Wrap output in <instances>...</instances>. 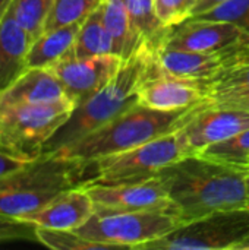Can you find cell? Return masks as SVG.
Listing matches in <instances>:
<instances>
[{"label":"cell","mask_w":249,"mask_h":250,"mask_svg":"<svg viewBox=\"0 0 249 250\" xmlns=\"http://www.w3.org/2000/svg\"><path fill=\"white\" fill-rule=\"evenodd\" d=\"M247 171L195 154L170 164L160 176L175 212L188 223L219 211L248 208Z\"/></svg>","instance_id":"cell-1"},{"label":"cell","mask_w":249,"mask_h":250,"mask_svg":"<svg viewBox=\"0 0 249 250\" xmlns=\"http://www.w3.org/2000/svg\"><path fill=\"white\" fill-rule=\"evenodd\" d=\"M157 51L158 48L145 42L123 59L116 75L101 89L75 105L69 119L44 145L43 154L72 145L138 104L139 86L158 67Z\"/></svg>","instance_id":"cell-2"},{"label":"cell","mask_w":249,"mask_h":250,"mask_svg":"<svg viewBox=\"0 0 249 250\" xmlns=\"http://www.w3.org/2000/svg\"><path fill=\"white\" fill-rule=\"evenodd\" d=\"M204 105L205 100L188 108L161 111L138 103L72 145L51 154L92 163L101 157L128 151L181 129Z\"/></svg>","instance_id":"cell-3"},{"label":"cell","mask_w":249,"mask_h":250,"mask_svg":"<svg viewBox=\"0 0 249 250\" xmlns=\"http://www.w3.org/2000/svg\"><path fill=\"white\" fill-rule=\"evenodd\" d=\"M90 177V163L43 154L0 179V215L22 220Z\"/></svg>","instance_id":"cell-4"},{"label":"cell","mask_w":249,"mask_h":250,"mask_svg":"<svg viewBox=\"0 0 249 250\" xmlns=\"http://www.w3.org/2000/svg\"><path fill=\"white\" fill-rule=\"evenodd\" d=\"M73 108L72 101L0 105V149L23 163L40 158Z\"/></svg>","instance_id":"cell-5"},{"label":"cell","mask_w":249,"mask_h":250,"mask_svg":"<svg viewBox=\"0 0 249 250\" xmlns=\"http://www.w3.org/2000/svg\"><path fill=\"white\" fill-rule=\"evenodd\" d=\"M188 155L181 129H178L128 151L90 163L91 177L85 183L122 185L150 180L170 164Z\"/></svg>","instance_id":"cell-6"},{"label":"cell","mask_w":249,"mask_h":250,"mask_svg":"<svg viewBox=\"0 0 249 250\" xmlns=\"http://www.w3.org/2000/svg\"><path fill=\"white\" fill-rule=\"evenodd\" d=\"M182 220L169 211L94 212L76 231L82 237L106 245L109 249H141L178 229Z\"/></svg>","instance_id":"cell-7"},{"label":"cell","mask_w":249,"mask_h":250,"mask_svg":"<svg viewBox=\"0 0 249 250\" xmlns=\"http://www.w3.org/2000/svg\"><path fill=\"white\" fill-rule=\"evenodd\" d=\"M248 237L249 208H241L183 223L139 250H236Z\"/></svg>","instance_id":"cell-8"},{"label":"cell","mask_w":249,"mask_h":250,"mask_svg":"<svg viewBox=\"0 0 249 250\" xmlns=\"http://www.w3.org/2000/svg\"><path fill=\"white\" fill-rule=\"evenodd\" d=\"M81 186H84L90 193L97 212L169 211L176 214L169 198L167 183L160 174L150 180L136 183H84Z\"/></svg>","instance_id":"cell-9"},{"label":"cell","mask_w":249,"mask_h":250,"mask_svg":"<svg viewBox=\"0 0 249 250\" xmlns=\"http://www.w3.org/2000/svg\"><path fill=\"white\" fill-rule=\"evenodd\" d=\"M163 47L200 53L249 51V31L226 21L189 18L170 28Z\"/></svg>","instance_id":"cell-10"},{"label":"cell","mask_w":249,"mask_h":250,"mask_svg":"<svg viewBox=\"0 0 249 250\" xmlns=\"http://www.w3.org/2000/svg\"><path fill=\"white\" fill-rule=\"evenodd\" d=\"M122 60L116 54L75 57L69 53L50 70L62 82L68 98L76 105L101 89L116 75Z\"/></svg>","instance_id":"cell-11"},{"label":"cell","mask_w":249,"mask_h":250,"mask_svg":"<svg viewBox=\"0 0 249 250\" xmlns=\"http://www.w3.org/2000/svg\"><path fill=\"white\" fill-rule=\"evenodd\" d=\"M249 127L248 110L219 108L205 105L181 127L189 155L200 154L207 146L222 142Z\"/></svg>","instance_id":"cell-12"},{"label":"cell","mask_w":249,"mask_h":250,"mask_svg":"<svg viewBox=\"0 0 249 250\" xmlns=\"http://www.w3.org/2000/svg\"><path fill=\"white\" fill-rule=\"evenodd\" d=\"M205 100L198 81L179 78L161 70L160 64L139 86L138 103L161 111L192 107Z\"/></svg>","instance_id":"cell-13"},{"label":"cell","mask_w":249,"mask_h":250,"mask_svg":"<svg viewBox=\"0 0 249 250\" xmlns=\"http://www.w3.org/2000/svg\"><path fill=\"white\" fill-rule=\"evenodd\" d=\"M161 70L192 81H204L216 76L229 66L249 59V51L200 53L181 48L160 47L157 51Z\"/></svg>","instance_id":"cell-14"},{"label":"cell","mask_w":249,"mask_h":250,"mask_svg":"<svg viewBox=\"0 0 249 250\" xmlns=\"http://www.w3.org/2000/svg\"><path fill=\"white\" fill-rule=\"evenodd\" d=\"M95 212L94 202L84 186L69 189L43 209L22 218L35 229L76 230Z\"/></svg>","instance_id":"cell-15"},{"label":"cell","mask_w":249,"mask_h":250,"mask_svg":"<svg viewBox=\"0 0 249 250\" xmlns=\"http://www.w3.org/2000/svg\"><path fill=\"white\" fill-rule=\"evenodd\" d=\"M32 44L31 35L18 22L10 0L0 15V95L28 69L26 57Z\"/></svg>","instance_id":"cell-16"},{"label":"cell","mask_w":249,"mask_h":250,"mask_svg":"<svg viewBox=\"0 0 249 250\" xmlns=\"http://www.w3.org/2000/svg\"><path fill=\"white\" fill-rule=\"evenodd\" d=\"M70 101L62 82L50 69L28 67L15 83L0 95V105L53 104Z\"/></svg>","instance_id":"cell-17"},{"label":"cell","mask_w":249,"mask_h":250,"mask_svg":"<svg viewBox=\"0 0 249 250\" xmlns=\"http://www.w3.org/2000/svg\"><path fill=\"white\" fill-rule=\"evenodd\" d=\"M198 82L211 107L249 111V59Z\"/></svg>","instance_id":"cell-18"},{"label":"cell","mask_w":249,"mask_h":250,"mask_svg":"<svg viewBox=\"0 0 249 250\" xmlns=\"http://www.w3.org/2000/svg\"><path fill=\"white\" fill-rule=\"evenodd\" d=\"M82 21L47 29L40 34L29 47L26 66L50 69L59 60L66 57L72 51Z\"/></svg>","instance_id":"cell-19"},{"label":"cell","mask_w":249,"mask_h":250,"mask_svg":"<svg viewBox=\"0 0 249 250\" xmlns=\"http://www.w3.org/2000/svg\"><path fill=\"white\" fill-rule=\"evenodd\" d=\"M100 9L104 25L114 40L119 57L126 59L145 44L131 22L125 0H101Z\"/></svg>","instance_id":"cell-20"},{"label":"cell","mask_w":249,"mask_h":250,"mask_svg":"<svg viewBox=\"0 0 249 250\" xmlns=\"http://www.w3.org/2000/svg\"><path fill=\"white\" fill-rule=\"evenodd\" d=\"M75 57H91L116 54V44L104 25L100 4L82 21L75 44L70 51Z\"/></svg>","instance_id":"cell-21"},{"label":"cell","mask_w":249,"mask_h":250,"mask_svg":"<svg viewBox=\"0 0 249 250\" xmlns=\"http://www.w3.org/2000/svg\"><path fill=\"white\" fill-rule=\"evenodd\" d=\"M131 22L139 37L150 45L163 47L170 28L164 26L154 7V0H125Z\"/></svg>","instance_id":"cell-22"},{"label":"cell","mask_w":249,"mask_h":250,"mask_svg":"<svg viewBox=\"0 0 249 250\" xmlns=\"http://www.w3.org/2000/svg\"><path fill=\"white\" fill-rule=\"evenodd\" d=\"M198 155L227 166L248 168L247 163L249 157V127L222 142L207 146Z\"/></svg>","instance_id":"cell-23"},{"label":"cell","mask_w":249,"mask_h":250,"mask_svg":"<svg viewBox=\"0 0 249 250\" xmlns=\"http://www.w3.org/2000/svg\"><path fill=\"white\" fill-rule=\"evenodd\" d=\"M53 0H13V13L18 22L26 29L32 41L43 34Z\"/></svg>","instance_id":"cell-24"},{"label":"cell","mask_w":249,"mask_h":250,"mask_svg":"<svg viewBox=\"0 0 249 250\" xmlns=\"http://www.w3.org/2000/svg\"><path fill=\"white\" fill-rule=\"evenodd\" d=\"M35 239L56 250H98L109 249L106 245L88 240L73 230H50V229H35Z\"/></svg>","instance_id":"cell-25"},{"label":"cell","mask_w":249,"mask_h":250,"mask_svg":"<svg viewBox=\"0 0 249 250\" xmlns=\"http://www.w3.org/2000/svg\"><path fill=\"white\" fill-rule=\"evenodd\" d=\"M101 0H53L44 31L85 19ZM43 31V32H44Z\"/></svg>","instance_id":"cell-26"},{"label":"cell","mask_w":249,"mask_h":250,"mask_svg":"<svg viewBox=\"0 0 249 250\" xmlns=\"http://www.w3.org/2000/svg\"><path fill=\"white\" fill-rule=\"evenodd\" d=\"M195 18L210 21H226L249 31V0H227Z\"/></svg>","instance_id":"cell-27"},{"label":"cell","mask_w":249,"mask_h":250,"mask_svg":"<svg viewBox=\"0 0 249 250\" xmlns=\"http://www.w3.org/2000/svg\"><path fill=\"white\" fill-rule=\"evenodd\" d=\"M198 1L200 0H154V7L160 22L167 28H173L191 18Z\"/></svg>","instance_id":"cell-28"},{"label":"cell","mask_w":249,"mask_h":250,"mask_svg":"<svg viewBox=\"0 0 249 250\" xmlns=\"http://www.w3.org/2000/svg\"><path fill=\"white\" fill-rule=\"evenodd\" d=\"M35 237V227L10 217H1L0 215V243L7 240H18V239H26V237Z\"/></svg>","instance_id":"cell-29"},{"label":"cell","mask_w":249,"mask_h":250,"mask_svg":"<svg viewBox=\"0 0 249 250\" xmlns=\"http://www.w3.org/2000/svg\"><path fill=\"white\" fill-rule=\"evenodd\" d=\"M26 163L21 161V160H16L7 154H4L1 149H0V179L4 177V176H9L12 173H15L16 170H19L21 167H23Z\"/></svg>","instance_id":"cell-30"},{"label":"cell","mask_w":249,"mask_h":250,"mask_svg":"<svg viewBox=\"0 0 249 250\" xmlns=\"http://www.w3.org/2000/svg\"><path fill=\"white\" fill-rule=\"evenodd\" d=\"M225 1H227V0H200V1L197 3V6L194 7L191 18L200 16V15H203V13H205V12L214 9L216 6H219V4H222V3H225Z\"/></svg>","instance_id":"cell-31"},{"label":"cell","mask_w":249,"mask_h":250,"mask_svg":"<svg viewBox=\"0 0 249 250\" xmlns=\"http://www.w3.org/2000/svg\"><path fill=\"white\" fill-rule=\"evenodd\" d=\"M236 250H249V237L245 240V242H244V243H241Z\"/></svg>","instance_id":"cell-32"},{"label":"cell","mask_w":249,"mask_h":250,"mask_svg":"<svg viewBox=\"0 0 249 250\" xmlns=\"http://www.w3.org/2000/svg\"><path fill=\"white\" fill-rule=\"evenodd\" d=\"M10 0H0V15L3 13V10L6 9V6H7V3H9Z\"/></svg>","instance_id":"cell-33"},{"label":"cell","mask_w":249,"mask_h":250,"mask_svg":"<svg viewBox=\"0 0 249 250\" xmlns=\"http://www.w3.org/2000/svg\"><path fill=\"white\" fill-rule=\"evenodd\" d=\"M247 195H248V208H249V168L247 171Z\"/></svg>","instance_id":"cell-34"},{"label":"cell","mask_w":249,"mask_h":250,"mask_svg":"<svg viewBox=\"0 0 249 250\" xmlns=\"http://www.w3.org/2000/svg\"><path fill=\"white\" fill-rule=\"evenodd\" d=\"M247 166H248V168H249V157H248V163H247Z\"/></svg>","instance_id":"cell-35"}]
</instances>
